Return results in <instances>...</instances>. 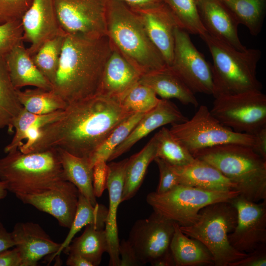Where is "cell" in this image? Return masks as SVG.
<instances>
[{
    "mask_svg": "<svg viewBox=\"0 0 266 266\" xmlns=\"http://www.w3.org/2000/svg\"><path fill=\"white\" fill-rule=\"evenodd\" d=\"M21 263L20 254L15 247L0 252V266H21Z\"/></svg>",
    "mask_w": 266,
    "mask_h": 266,
    "instance_id": "7dc6e473",
    "label": "cell"
},
{
    "mask_svg": "<svg viewBox=\"0 0 266 266\" xmlns=\"http://www.w3.org/2000/svg\"><path fill=\"white\" fill-rule=\"evenodd\" d=\"M138 82L163 99H175L184 105H199L195 93L169 67L142 75Z\"/></svg>",
    "mask_w": 266,
    "mask_h": 266,
    "instance_id": "d4e9b609",
    "label": "cell"
},
{
    "mask_svg": "<svg viewBox=\"0 0 266 266\" xmlns=\"http://www.w3.org/2000/svg\"><path fill=\"white\" fill-rule=\"evenodd\" d=\"M7 191L6 182L0 180V200L6 197Z\"/></svg>",
    "mask_w": 266,
    "mask_h": 266,
    "instance_id": "f5cc1de1",
    "label": "cell"
},
{
    "mask_svg": "<svg viewBox=\"0 0 266 266\" xmlns=\"http://www.w3.org/2000/svg\"><path fill=\"white\" fill-rule=\"evenodd\" d=\"M58 150L66 181L72 183L93 205L97 202L93 186V166L88 158L74 156L61 149Z\"/></svg>",
    "mask_w": 266,
    "mask_h": 266,
    "instance_id": "4316f807",
    "label": "cell"
},
{
    "mask_svg": "<svg viewBox=\"0 0 266 266\" xmlns=\"http://www.w3.org/2000/svg\"><path fill=\"white\" fill-rule=\"evenodd\" d=\"M23 41L30 43L31 56L47 40L61 34L54 0H33L22 19Z\"/></svg>",
    "mask_w": 266,
    "mask_h": 266,
    "instance_id": "e0dca14e",
    "label": "cell"
},
{
    "mask_svg": "<svg viewBox=\"0 0 266 266\" xmlns=\"http://www.w3.org/2000/svg\"><path fill=\"white\" fill-rule=\"evenodd\" d=\"M133 113L120 102L100 95L70 103L58 119L40 128L25 153L55 149L91 159L114 129Z\"/></svg>",
    "mask_w": 266,
    "mask_h": 266,
    "instance_id": "6da1fadb",
    "label": "cell"
},
{
    "mask_svg": "<svg viewBox=\"0 0 266 266\" xmlns=\"http://www.w3.org/2000/svg\"><path fill=\"white\" fill-rule=\"evenodd\" d=\"M66 265L68 266H93L90 262L84 257L73 254H68Z\"/></svg>",
    "mask_w": 266,
    "mask_h": 266,
    "instance_id": "f907efd6",
    "label": "cell"
},
{
    "mask_svg": "<svg viewBox=\"0 0 266 266\" xmlns=\"http://www.w3.org/2000/svg\"><path fill=\"white\" fill-rule=\"evenodd\" d=\"M131 8L138 17L167 66L169 67L173 57L174 31L176 27L179 26L174 15L163 2L150 7Z\"/></svg>",
    "mask_w": 266,
    "mask_h": 266,
    "instance_id": "2e32d148",
    "label": "cell"
},
{
    "mask_svg": "<svg viewBox=\"0 0 266 266\" xmlns=\"http://www.w3.org/2000/svg\"><path fill=\"white\" fill-rule=\"evenodd\" d=\"M239 24L244 25L250 34L258 35L263 26L266 0H219Z\"/></svg>",
    "mask_w": 266,
    "mask_h": 266,
    "instance_id": "4dcf8cb0",
    "label": "cell"
},
{
    "mask_svg": "<svg viewBox=\"0 0 266 266\" xmlns=\"http://www.w3.org/2000/svg\"><path fill=\"white\" fill-rule=\"evenodd\" d=\"M174 223L153 211L147 218L134 223L127 240L140 266L151 265L170 251Z\"/></svg>",
    "mask_w": 266,
    "mask_h": 266,
    "instance_id": "4fadbf2b",
    "label": "cell"
},
{
    "mask_svg": "<svg viewBox=\"0 0 266 266\" xmlns=\"http://www.w3.org/2000/svg\"><path fill=\"white\" fill-rule=\"evenodd\" d=\"M107 36L112 45L142 75L168 67L138 17L120 0H108Z\"/></svg>",
    "mask_w": 266,
    "mask_h": 266,
    "instance_id": "3957f363",
    "label": "cell"
},
{
    "mask_svg": "<svg viewBox=\"0 0 266 266\" xmlns=\"http://www.w3.org/2000/svg\"><path fill=\"white\" fill-rule=\"evenodd\" d=\"M63 111V110H61L48 114L37 115L23 108L8 127L9 133L13 132L14 129L15 133L11 142L4 148V152L7 153L18 149L30 129L34 127L42 128L54 122L61 116Z\"/></svg>",
    "mask_w": 266,
    "mask_h": 266,
    "instance_id": "836d02e7",
    "label": "cell"
},
{
    "mask_svg": "<svg viewBox=\"0 0 266 266\" xmlns=\"http://www.w3.org/2000/svg\"><path fill=\"white\" fill-rule=\"evenodd\" d=\"M108 208L103 204L97 203L93 205L88 200L79 193L78 202L75 215L69 232L64 241L61 243L58 251L51 255V261L57 257L70 243L75 234L84 227L93 225L99 229H105Z\"/></svg>",
    "mask_w": 266,
    "mask_h": 266,
    "instance_id": "f546056e",
    "label": "cell"
},
{
    "mask_svg": "<svg viewBox=\"0 0 266 266\" xmlns=\"http://www.w3.org/2000/svg\"><path fill=\"white\" fill-rule=\"evenodd\" d=\"M172 166L178 177L180 184L211 191L239 192L234 183L214 166L202 160L195 158L188 165Z\"/></svg>",
    "mask_w": 266,
    "mask_h": 266,
    "instance_id": "603a6c76",
    "label": "cell"
},
{
    "mask_svg": "<svg viewBox=\"0 0 266 266\" xmlns=\"http://www.w3.org/2000/svg\"><path fill=\"white\" fill-rule=\"evenodd\" d=\"M210 111L224 126L252 135L266 125V96L261 90L219 95Z\"/></svg>",
    "mask_w": 266,
    "mask_h": 266,
    "instance_id": "30bf717a",
    "label": "cell"
},
{
    "mask_svg": "<svg viewBox=\"0 0 266 266\" xmlns=\"http://www.w3.org/2000/svg\"><path fill=\"white\" fill-rule=\"evenodd\" d=\"M132 8H143L160 3L162 0H120Z\"/></svg>",
    "mask_w": 266,
    "mask_h": 266,
    "instance_id": "681fc988",
    "label": "cell"
},
{
    "mask_svg": "<svg viewBox=\"0 0 266 266\" xmlns=\"http://www.w3.org/2000/svg\"><path fill=\"white\" fill-rule=\"evenodd\" d=\"M193 156L216 168L247 200L255 202L266 200V160L251 147L224 144L198 151Z\"/></svg>",
    "mask_w": 266,
    "mask_h": 266,
    "instance_id": "277c9868",
    "label": "cell"
},
{
    "mask_svg": "<svg viewBox=\"0 0 266 266\" xmlns=\"http://www.w3.org/2000/svg\"><path fill=\"white\" fill-rule=\"evenodd\" d=\"M141 76L140 72L112 45L98 95L121 102L127 94L138 83Z\"/></svg>",
    "mask_w": 266,
    "mask_h": 266,
    "instance_id": "ffe728a7",
    "label": "cell"
},
{
    "mask_svg": "<svg viewBox=\"0 0 266 266\" xmlns=\"http://www.w3.org/2000/svg\"><path fill=\"white\" fill-rule=\"evenodd\" d=\"M66 34H61L45 41L31 56L33 62L53 85L59 67Z\"/></svg>",
    "mask_w": 266,
    "mask_h": 266,
    "instance_id": "d590c367",
    "label": "cell"
},
{
    "mask_svg": "<svg viewBox=\"0 0 266 266\" xmlns=\"http://www.w3.org/2000/svg\"><path fill=\"white\" fill-rule=\"evenodd\" d=\"M156 139L154 135L138 152L128 158L126 165L122 202L133 198L140 188L148 167L156 157Z\"/></svg>",
    "mask_w": 266,
    "mask_h": 266,
    "instance_id": "83f0119b",
    "label": "cell"
},
{
    "mask_svg": "<svg viewBox=\"0 0 266 266\" xmlns=\"http://www.w3.org/2000/svg\"><path fill=\"white\" fill-rule=\"evenodd\" d=\"M15 246L11 232L7 231L0 222V252Z\"/></svg>",
    "mask_w": 266,
    "mask_h": 266,
    "instance_id": "c3c4849f",
    "label": "cell"
},
{
    "mask_svg": "<svg viewBox=\"0 0 266 266\" xmlns=\"http://www.w3.org/2000/svg\"><path fill=\"white\" fill-rule=\"evenodd\" d=\"M68 254L79 255L90 262L93 266H99L103 254L108 253V244L104 229L88 225L82 234L73 239L64 250Z\"/></svg>",
    "mask_w": 266,
    "mask_h": 266,
    "instance_id": "f1b7e54d",
    "label": "cell"
},
{
    "mask_svg": "<svg viewBox=\"0 0 266 266\" xmlns=\"http://www.w3.org/2000/svg\"><path fill=\"white\" fill-rule=\"evenodd\" d=\"M79 195L78 189L72 183L64 181L41 193L16 197L23 203L50 214L60 226L69 229L75 215Z\"/></svg>",
    "mask_w": 266,
    "mask_h": 266,
    "instance_id": "9a60e30c",
    "label": "cell"
},
{
    "mask_svg": "<svg viewBox=\"0 0 266 266\" xmlns=\"http://www.w3.org/2000/svg\"><path fill=\"white\" fill-rule=\"evenodd\" d=\"M170 131L193 155L213 146L236 143L252 147V135L240 133L224 126L205 105H200L194 115L186 121L171 125Z\"/></svg>",
    "mask_w": 266,
    "mask_h": 266,
    "instance_id": "9c48e42d",
    "label": "cell"
},
{
    "mask_svg": "<svg viewBox=\"0 0 266 266\" xmlns=\"http://www.w3.org/2000/svg\"><path fill=\"white\" fill-rule=\"evenodd\" d=\"M10 79L5 57L0 55V129L10 125L23 107Z\"/></svg>",
    "mask_w": 266,
    "mask_h": 266,
    "instance_id": "d6a6232c",
    "label": "cell"
},
{
    "mask_svg": "<svg viewBox=\"0 0 266 266\" xmlns=\"http://www.w3.org/2000/svg\"><path fill=\"white\" fill-rule=\"evenodd\" d=\"M33 0H0V25L22 20Z\"/></svg>",
    "mask_w": 266,
    "mask_h": 266,
    "instance_id": "60d3db41",
    "label": "cell"
},
{
    "mask_svg": "<svg viewBox=\"0 0 266 266\" xmlns=\"http://www.w3.org/2000/svg\"><path fill=\"white\" fill-rule=\"evenodd\" d=\"M154 161L156 163L160 173L159 183L156 192L164 193L180 184L178 177L172 166L158 157H156Z\"/></svg>",
    "mask_w": 266,
    "mask_h": 266,
    "instance_id": "b9f144b4",
    "label": "cell"
},
{
    "mask_svg": "<svg viewBox=\"0 0 266 266\" xmlns=\"http://www.w3.org/2000/svg\"><path fill=\"white\" fill-rule=\"evenodd\" d=\"M128 158L108 165L107 189L109 195V207L105 226L108 244L109 265L119 266V239L117 222L118 206L122 202L125 170Z\"/></svg>",
    "mask_w": 266,
    "mask_h": 266,
    "instance_id": "7402d4cb",
    "label": "cell"
},
{
    "mask_svg": "<svg viewBox=\"0 0 266 266\" xmlns=\"http://www.w3.org/2000/svg\"><path fill=\"white\" fill-rule=\"evenodd\" d=\"M11 233L15 247L20 254L21 266H36L40 260L55 254L61 246L37 223H17Z\"/></svg>",
    "mask_w": 266,
    "mask_h": 266,
    "instance_id": "ac0fdd59",
    "label": "cell"
},
{
    "mask_svg": "<svg viewBox=\"0 0 266 266\" xmlns=\"http://www.w3.org/2000/svg\"><path fill=\"white\" fill-rule=\"evenodd\" d=\"M195 94L212 95L214 84L212 66L195 47L189 33L179 26L174 31V48L169 67Z\"/></svg>",
    "mask_w": 266,
    "mask_h": 266,
    "instance_id": "8fae6325",
    "label": "cell"
},
{
    "mask_svg": "<svg viewBox=\"0 0 266 266\" xmlns=\"http://www.w3.org/2000/svg\"><path fill=\"white\" fill-rule=\"evenodd\" d=\"M155 135L156 139L155 158H161L170 165L176 167L188 165L195 160L193 155L174 137L169 129L163 127Z\"/></svg>",
    "mask_w": 266,
    "mask_h": 266,
    "instance_id": "e575fe53",
    "label": "cell"
},
{
    "mask_svg": "<svg viewBox=\"0 0 266 266\" xmlns=\"http://www.w3.org/2000/svg\"><path fill=\"white\" fill-rule=\"evenodd\" d=\"M174 15L179 26L200 36L206 32L200 20L197 0H162Z\"/></svg>",
    "mask_w": 266,
    "mask_h": 266,
    "instance_id": "8d00e7d4",
    "label": "cell"
},
{
    "mask_svg": "<svg viewBox=\"0 0 266 266\" xmlns=\"http://www.w3.org/2000/svg\"><path fill=\"white\" fill-rule=\"evenodd\" d=\"M106 161L100 160L93 166V186L95 196L100 198L107 189L108 165Z\"/></svg>",
    "mask_w": 266,
    "mask_h": 266,
    "instance_id": "7bdbcfd3",
    "label": "cell"
},
{
    "mask_svg": "<svg viewBox=\"0 0 266 266\" xmlns=\"http://www.w3.org/2000/svg\"><path fill=\"white\" fill-rule=\"evenodd\" d=\"M252 150L264 160H266V125L262 127L253 134Z\"/></svg>",
    "mask_w": 266,
    "mask_h": 266,
    "instance_id": "bcb514c9",
    "label": "cell"
},
{
    "mask_svg": "<svg viewBox=\"0 0 266 266\" xmlns=\"http://www.w3.org/2000/svg\"><path fill=\"white\" fill-rule=\"evenodd\" d=\"M237 217L236 209L229 201L217 202L202 208L193 225L179 227L185 234L206 247L213 256L214 266H229L247 255L234 249L229 240Z\"/></svg>",
    "mask_w": 266,
    "mask_h": 266,
    "instance_id": "52a82bcc",
    "label": "cell"
},
{
    "mask_svg": "<svg viewBox=\"0 0 266 266\" xmlns=\"http://www.w3.org/2000/svg\"><path fill=\"white\" fill-rule=\"evenodd\" d=\"M112 50L107 36L66 34L52 90L67 104L98 95Z\"/></svg>",
    "mask_w": 266,
    "mask_h": 266,
    "instance_id": "7a4b0ae2",
    "label": "cell"
},
{
    "mask_svg": "<svg viewBox=\"0 0 266 266\" xmlns=\"http://www.w3.org/2000/svg\"><path fill=\"white\" fill-rule=\"evenodd\" d=\"M238 195V191H211L179 184L164 193L151 192L146 200L153 211L180 227H187L196 222L200 211L204 207L215 202L229 201Z\"/></svg>",
    "mask_w": 266,
    "mask_h": 266,
    "instance_id": "ba28073f",
    "label": "cell"
},
{
    "mask_svg": "<svg viewBox=\"0 0 266 266\" xmlns=\"http://www.w3.org/2000/svg\"><path fill=\"white\" fill-rule=\"evenodd\" d=\"M170 250L175 266H214L213 256L206 247L185 234L175 222Z\"/></svg>",
    "mask_w": 266,
    "mask_h": 266,
    "instance_id": "484cf974",
    "label": "cell"
},
{
    "mask_svg": "<svg viewBox=\"0 0 266 266\" xmlns=\"http://www.w3.org/2000/svg\"><path fill=\"white\" fill-rule=\"evenodd\" d=\"M151 265L153 266H175L174 261L171 251L155 261Z\"/></svg>",
    "mask_w": 266,
    "mask_h": 266,
    "instance_id": "816d5d0a",
    "label": "cell"
},
{
    "mask_svg": "<svg viewBox=\"0 0 266 266\" xmlns=\"http://www.w3.org/2000/svg\"><path fill=\"white\" fill-rule=\"evenodd\" d=\"M0 180L16 196L52 189L66 181L58 150L24 153L19 149L0 158Z\"/></svg>",
    "mask_w": 266,
    "mask_h": 266,
    "instance_id": "5b68a950",
    "label": "cell"
},
{
    "mask_svg": "<svg viewBox=\"0 0 266 266\" xmlns=\"http://www.w3.org/2000/svg\"><path fill=\"white\" fill-rule=\"evenodd\" d=\"M19 101L27 111L37 115H46L64 110L68 105L53 91L36 88L24 91L17 90Z\"/></svg>",
    "mask_w": 266,
    "mask_h": 266,
    "instance_id": "1f68e13d",
    "label": "cell"
},
{
    "mask_svg": "<svg viewBox=\"0 0 266 266\" xmlns=\"http://www.w3.org/2000/svg\"><path fill=\"white\" fill-rule=\"evenodd\" d=\"M119 266H140L135 252L128 240L122 239L119 241Z\"/></svg>",
    "mask_w": 266,
    "mask_h": 266,
    "instance_id": "f6af8a7d",
    "label": "cell"
},
{
    "mask_svg": "<svg viewBox=\"0 0 266 266\" xmlns=\"http://www.w3.org/2000/svg\"><path fill=\"white\" fill-rule=\"evenodd\" d=\"M229 201L237 214L236 226L229 234L231 245L247 254L266 246V200L255 202L238 195Z\"/></svg>",
    "mask_w": 266,
    "mask_h": 266,
    "instance_id": "5bb4252c",
    "label": "cell"
},
{
    "mask_svg": "<svg viewBox=\"0 0 266 266\" xmlns=\"http://www.w3.org/2000/svg\"><path fill=\"white\" fill-rule=\"evenodd\" d=\"M4 57L16 89L32 86L46 90L52 89V84L34 64L23 42L15 46Z\"/></svg>",
    "mask_w": 266,
    "mask_h": 266,
    "instance_id": "cb8c5ba5",
    "label": "cell"
},
{
    "mask_svg": "<svg viewBox=\"0 0 266 266\" xmlns=\"http://www.w3.org/2000/svg\"><path fill=\"white\" fill-rule=\"evenodd\" d=\"M108 0H54L61 30L91 38L107 36Z\"/></svg>",
    "mask_w": 266,
    "mask_h": 266,
    "instance_id": "7c38bea8",
    "label": "cell"
},
{
    "mask_svg": "<svg viewBox=\"0 0 266 266\" xmlns=\"http://www.w3.org/2000/svg\"><path fill=\"white\" fill-rule=\"evenodd\" d=\"M201 22L215 38L241 51L246 49L238 34L239 24L219 0H197Z\"/></svg>",
    "mask_w": 266,
    "mask_h": 266,
    "instance_id": "44dd1931",
    "label": "cell"
},
{
    "mask_svg": "<svg viewBox=\"0 0 266 266\" xmlns=\"http://www.w3.org/2000/svg\"><path fill=\"white\" fill-rule=\"evenodd\" d=\"M210 51L214 84V98L253 90H261L257 67L262 56L260 49L237 50L207 32L200 35Z\"/></svg>",
    "mask_w": 266,
    "mask_h": 266,
    "instance_id": "8992f818",
    "label": "cell"
},
{
    "mask_svg": "<svg viewBox=\"0 0 266 266\" xmlns=\"http://www.w3.org/2000/svg\"><path fill=\"white\" fill-rule=\"evenodd\" d=\"M145 114L134 113L117 126L90 159L93 166L100 160L107 162L113 150L126 139Z\"/></svg>",
    "mask_w": 266,
    "mask_h": 266,
    "instance_id": "74e56055",
    "label": "cell"
},
{
    "mask_svg": "<svg viewBox=\"0 0 266 266\" xmlns=\"http://www.w3.org/2000/svg\"><path fill=\"white\" fill-rule=\"evenodd\" d=\"M160 100L150 88L138 82L127 94L121 103L130 112L146 113L153 109Z\"/></svg>",
    "mask_w": 266,
    "mask_h": 266,
    "instance_id": "f35d334b",
    "label": "cell"
},
{
    "mask_svg": "<svg viewBox=\"0 0 266 266\" xmlns=\"http://www.w3.org/2000/svg\"><path fill=\"white\" fill-rule=\"evenodd\" d=\"M188 119L174 103L161 99L153 109L143 115L126 139L113 150L107 162L129 151L135 143L158 128L169 124L182 123Z\"/></svg>",
    "mask_w": 266,
    "mask_h": 266,
    "instance_id": "d6986e66",
    "label": "cell"
},
{
    "mask_svg": "<svg viewBox=\"0 0 266 266\" xmlns=\"http://www.w3.org/2000/svg\"><path fill=\"white\" fill-rule=\"evenodd\" d=\"M266 246L248 253L244 258L230 264L229 266H266Z\"/></svg>",
    "mask_w": 266,
    "mask_h": 266,
    "instance_id": "ee69618b",
    "label": "cell"
},
{
    "mask_svg": "<svg viewBox=\"0 0 266 266\" xmlns=\"http://www.w3.org/2000/svg\"><path fill=\"white\" fill-rule=\"evenodd\" d=\"M22 20L0 25V55L5 57L15 46L23 43Z\"/></svg>",
    "mask_w": 266,
    "mask_h": 266,
    "instance_id": "ab89813d",
    "label": "cell"
}]
</instances>
